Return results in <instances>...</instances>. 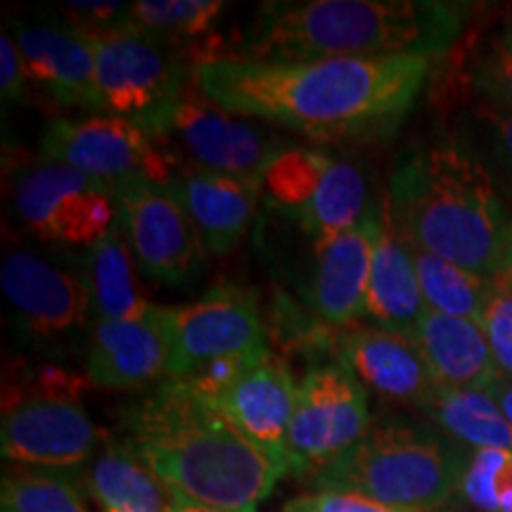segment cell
<instances>
[{
	"label": "cell",
	"instance_id": "6da1fadb",
	"mask_svg": "<svg viewBox=\"0 0 512 512\" xmlns=\"http://www.w3.org/2000/svg\"><path fill=\"white\" fill-rule=\"evenodd\" d=\"M432 57H325L256 62L221 57L197 64L192 81L235 117L292 128L316 140L384 138L425 88Z\"/></svg>",
	"mask_w": 512,
	"mask_h": 512
},
{
	"label": "cell",
	"instance_id": "7a4b0ae2",
	"mask_svg": "<svg viewBox=\"0 0 512 512\" xmlns=\"http://www.w3.org/2000/svg\"><path fill=\"white\" fill-rule=\"evenodd\" d=\"M124 444L169 498L254 512L292 470L287 453L254 444L183 382L166 380L124 413Z\"/></svg>",
	"mask_w": 512,
	"mask_h": 512
},
{
	"label": "cell",
	"instance_id": "3957f363",
	"mask_svg": "<svg viewBox=\"0 0 512 512\" xmlns=\"http://www.w3.org/2000/svg\"><path fill=\"white\" fill-rule=\"evenodd\" d=\"M387 204L413 249L482 278L501 275L512 223L494 174L467 145L434 143L401 155Z\"/></svg>",
	"mask_w": 512,
	"mask_h": 512
},
{
	"label": "cell",
	"instance_id": "277c9868",
	"mask_svg": "<svg viewBox=\"0 0 512 512\" xmlns=\"http://www.w3.org/2000/svg\"><path fill=\"white\" fill-rule=\"evenodd\" d=\"M467 5L439 0H271L261 3L240 60L434 57L453 46Z\"/></svg>",
	"mask_w": 512,
	"mask_h": 512
},
{
	"label": "cell",
	"instance_id": "5b68a950",
	"mask_svg": "<svg viewBox=\"0 0 512 512\" xmlns=\"http://www.w3.org/2000/svg\"><path fill=\"white\" fill-rule=\"evenodd\" d=\"M467 453L411 418L370 425L366 437L318 470L320 491H347L406 510H432L460 489Z\"/></svg>",
	"mask_w": 512,
	"mask_h": 512
},
{
	"label": "cell",
	"instance_id": "8992f818",
	"mask_svg": "<svg viewBox=\"0 0 512 512\" xmlns=\"http://www.w3.org/2000/svg\"><path fill=\"white\" fill-rule=\"evenodd\" d=\"M91 43L102 114L131 121L157 140L195 67L181 50L133 29L93 36Z\"/></svg>",
	"mask_w": 512,
	"mask_h": 512
},
{
	"label": "cell",
	"instance_id": "52a82bcc",
	"mask_svg": "<svg viewBox=\"0 0 512 512\" xmlns=\"http://www.w3.org/2000/svg\"><path fill=\"white\" fill-rule=\"evenodd\" d=\"M155 143L181 159V164L242 178L259 188L271 159L290 147V140L271 128L254 126L221 110L195 86L192 76Z\"/></svg>",
	"mask_w": 512,
	"mask_h": 512
},
{
	"label": "cell",
	"instance_id": "ba28073f",
	"mask_svg": "<svg viewBox=\"0 0 512 512\" xmlns=\"http://www.w3.org/2000/svg\"><path fill=\"white\" fill-rule=\"evenodd\" d=\"M46 159L67 164L107 188L131 181L166 185L181 169V159L157 145L131 121L93 114L83 119H55L41 136Z\"/></svg>",
	"mask_w": 512,
	"mask_h": 512
},
{
	"label": "cell",
	"instance_id": "9c48e42d",
	"mask_svg": "<svg viewBox=\"0 0 512 512\" xmlns=\"http://www.w3.org/2000/svg\"><path fill=\"white\" fill-rule=\"evenodd\" d=\"M159 316L169 342V380H183L216 358L268 354L254 294L238 285H214L192 304L159 306Z\"/></svg>",
	"mask_w": 512,
	"mask_h": 512
},
{
	"label": "cell",
	"instance_id": "30bf717a",
	"mask_svg": "<svg viewBox=\"0 0 512 512\" xmlns=\"http://www.w3.org/2000/svg\"><path fill=\"white\" fill-rule=\"evenodd\" d=\"M12 204L31 233L62 245L93 247L117 223L112 188L53 159L17 176Z\"/></svg>",
	"mask_w": 512,
	"mask_h": 512
},
{
	"label": "cell",
	"instance_id": "8fae6325",
	"mask_svg": "<svg viewBox=\"0 0 512 512\" xmlns=\"http://www.w3.org/2000/svg\"><path fill=\"white\" fill-rule=\"evenodd\" d=\"M370 430L368 394L342 361L313 366L299 382L285 451L299 472L323 470L356 446Z\"/></svg>",
	"mask_w": 512,
	"mask_h": 512
},
{
	"label": "cell",
	"instance_id": "7c38bea8",
	"mask_svg": "<svg viewBox=\"0 0 512 512\" xmlns=\"http://www.w3.org/2000/svg\"><path fill=\"white\" fill-rule=\"evenodd\" d=\"M117 223L145 278L188 285L204 266V245L190 216L166 185L131 181L112 188Z\"/></svg>",
	"mask_w": 512,
	"mask_h": 512
},
{
	"label": "cell",
	"instance_id": "4fadbf2b",
	"mask_svg": "<svg viewBox=\"0 0 512 512\" xmlns=\"http://www.w3.org/2000/svg\"><path fill=\"white\" fill-rule=\"evenodd\" d=\"M0 451L19 467L76 472L100 451V432L76 401L31 396L5 411Z\"/></svg>",
	"mask_w": 512,
	"mask_h": 512
},
{
	"label": "cell",
	"instance_id": "5bb4252c",
	"mask_svg": "<svg viewBox=\"0 0 512 512\" xmlns=\"http://www.w3.org/2000/svg\"><path fill=\"white\" fill-rule=\"evenodd\" d=\"M0 285L17 323L36 339L67 335L81 328L88 313H93L86 278H76L36 254H5Z\"/></svg>",
	"mask_w": 512,
	"mask_h": 512
},
{
	"label": "cell",
	"instance_id": "9a60e30c",
	"mask_svg": "<svg viewBox=\"0 0 512 512\" xmlns=\"http://www.w3.org/2000/svg\"><path fill=\"white\" fill-rule=\"evenodd\" d=\"M382 223V207L373 204L356 228L316 245V268L309 294L320 320L344 328L366 316L370 268Z\"/></svg>",
	"mask_w": 512,
	"mask_h": 512
},
{
	"label": "cell",
	"instance_id": "2e32d148",
	"mask_svg": "<svg viewBox=\"0 0 512 512\" xmlns=\"http://www.w3.org/2000/svg\"><path fill=\"white\" fill-rule=\"evenodd\" d=\"M10 34L22 53L27 81L64 107L102 114L91 38L53 24H15Z\"/></svg>",
	"mask_w": 512,
	"mask_h": 512
},
{
	"label": "cell",
	"instance_id": "e0dca14e",
	"mask_svg": "<svg viewBox=\"0 0 512 512\" xmlns=\"http://www.w3.org/2000/svg\"><path fill=\"white\" fill-rule=\"evenodd\" d=\"M337 361H342L363 387L384 399L422 408L439 389L418 342L403 332L384 328L344 332L337 337Z\"/></svg>",
	"mask_w": 512,
	"mask_h": 512
},
{
	"label": "cell",
	"instance_id": "ac0fdd59",
	"mask_svg": "<svg viewBox=\"0 0 512 512\" xmlns=\"http://www.w3.org/2000/svg\"><path fill=\"white\" fill-rule=\"evenodd\" d=\"M86 370L88 382L102 389H140L169 377L159 306L131 320H95Z\"/></svg>",
	"mask_w": 512,
	"mask_h": 512
},
{
	"label": "cell",
	"instance_id": "d6986e66",
	"mask_svg": "<svg viewBox=\"0 0 512 512\" xmlns=\"http://www.w3.org/2000/svg\"><path fill=\"white\" fill-rule=\"evenodd\" d=\"M166 188L190 216L211 254H228L245 238L261 195L259 185L195 164H181Z\"/></svg>",
	"mask_w": 512,
	"mask_h": 512
},
{
	"label": "cell",
	"instance_id": "ffe728a7",
	"mask_svg": "<svg viewBox=\"0 0 512 512\" xmlns=\"http://www.w3.org/2000/svg\"><path fill=\"white\" fill-rule=\"evenodd\" d=\"M297 401L299 384L294 382L283 358L271 354L209 406H214L254 444L275 453H287L285 441Z\"/></svg>",
	"mask_w": 512,
	"mask_h": 512
},
{
	"label": "cell",
	"instance_id": "44dd1931",
	"mask_svg": "<svg viewBox=\"0 0 512 512\" xmlns=\"http://www.w3.org/2000/svg\"><path fill=\"white\" fill-rule=\"evenodd\" d=\"M413 339L439 387L489 389L501 375L486 332L475 320L427 309Z\"/></svg>",
	"mask_w": 512,
	"mask_h": 512
},
{
	"label": "cell",
	"instance_id": "7402d4cb",
	"mask_svg": "<svg viewBox=\"0 0 512 512\" xmlns=\"http://www.w3.org/2000/svg\"><path fill=\"white\" fill-rule=\"evenodd\" d=\"M382 214V233L377 238L373 268H370L366 316L375 320L377 328L413 335L427 313L418 271H415L413 247L396 228L389 204H384Z\"/></svg>",
	"mask_w": 512,
	"mask_h": 512
},
{
	"label": "cell",
	"instance_id": "603a6c76",
	"mask_svg": "<svg viewBox=\"0 0 512 512\" xmlns=\"http://www.w3.org/2000/svg\"><path fill=\"white\" fill-rule=\"evenodd\" d=\"M86 491L100 512H169L166 486L126 444L107 441L83 472Z\"/></svg>",
	"mask_w": 512,
	"mask_h": 512
},
{
	"label": "cell",
	"instance_id": "cb8c5ba5",
	"mask_svg": "<svg viewBox=\"0 0 512 512\" xmlns=\"http://www.w3.org/2000/svg\"><path fill=\"white\" fill-rule=\"evenodd\" d=\"M226 5L219 0H138L128 10L126 29L155 38L164 46L181 50L192 67L202 64V53L195 43H200L211 60H221L211 48L209 31L221 17Z\"/></svg>",
	"mask_w": 512,
	"mask_h": 512
},
{
	"label": "cell",
	"instance_id": "d4e9b609",
	"mask_svg": "<svg viewBox=\"0 0 512 512\" xmlns=\"http://www.w3.org/2000/svg\"><path fill=\"white\" fill-rule=\"evenodd\" d=\"M86 285L95 320H131L147 316L155 304L140 294L133 275V256L121 238L119 223L88 249Z\"/></svg>",
	"mask_w": 512,
	"mask_h": 512
},
{
	"label": "cell",
	"instance_id": "484cf974",
	"mask_svg": "<svg viewBox=\"0 0 512 512\" xmlns=\"http://www.w3.org/2000/svg\"><path fill=\"white\" fill-rule=\"evenodd\" d=\"M456 444L512 451V425L486 389L439 387L422 406Z\"/></svg>",
	"mask_w": 512,
	"mask_h": 512
},
{
	"label": "cell",
	"instance_id": "4316f807",
	"mask_svg": "<svg viewBox=\"0 0 512 512\" xmlns=\"http://www.w3.org/2000/svg\"><path fill=\"white\" fill-rule=\"evenodd\" d=\"M370 207L373 204H368V183L363 171L347 159H332L316 195L292 219H297L299 226L320 245L356 228L366 219Z\"/></svg>",
	"mask_w": 512,
	"mask_h": 512
},
{
	"label": "cell",
	"instance_id": "83f0119b",
	"mask_svg": "<svg viewBox=\"0 0 512 512\" xmlns=\"http://www.w3.org/2000/svg\"><path fill=\"white\" fill-rule=\"evenodd\" d=\"M422 299L427 309L446 316L475 320L482 325L486 302L494 290V280L465 271L451 261L413 249Z\"/></svg>",
	"mask_w": 512,
	"mask_h": 512
},
{
	"label": "cell",
	"instance_id": "f1b7e54d",
	"mask_svg": "<svg viewBox=\"0 0 512 512\" xmlns=\"http://www.w3.org/2000/svg\"><path fill=\"white\" fill-rule=\"evenodd\" d=\"M76 472L15 467L3 477V512H91L76 486Z\"/></svg>",
	"mask_w": 512,
	"mask_h": 512
},
{
	"label": "cell",
	"instance_id": "f546056e",
	"mask_svg": "<svg viewBox=\"0 0 512 512\" xmlns=\"http://www.w3.org/2000/svg\"><path fill=\"white\" fill-rule=\"evenodd\" d=\"M332 159L309 147H285L261 176V192L285 214H299L316 195Z\"/></svg>",
	"mask_w": 512,
	"mask_h": 512
},
{
	"label": "cell",
	"instance_id": "4dcf8cb0",
	"mask_svg": "<svg viewBox=\"0 0 512 512\" xmlns=\"http://www.w3.org/2000/svg\"><path fill=\"white\" fill-rule=\"evenodd\" d=\"M458 491L479 512H512V451H472Z\"/></svg>",
	"mask_w": 512,
	"mask_h": 512
},
{
	"label": "cell",
	"instance_id": "1f68e13d",
	"mask_svg": "<svg viewBox=\"0 0 512 512\" xmlns=\"http://www.w3.org/2000/svg\"><path fill=\"white\" fill-rule=\"evenodd\" d=\"M472 86L486 102L512 107V27L491 38L472 64Z\"/></svg>",
	"mask_w": 512,
	"mask_h": 512
},
{
	"label": "cell",
	"instance_id": "d6a6232c",
	"mask_svg": "<svg viewBox=\"0 0 512 512\" xmlns=\"http://www.w3.org/2000/svg\"><path fill=\"white\" fill-rule=\"evenodd\" d=\"M482 328L494 351L498 373L512 377V287L494 278V290L486 302Z\"/></svg>",
	"mask_w": 512,
	"mask_h": 512
},
{
	"label": "cell",
	"instance_id": "836d02e7",
	"mask_svg": "<svg viewBox=\"0 0 512 512\" xmlns=\"http://www.w3.org/2000/svg\"><path fill=\"white\" fill-rule=\"evenodd\" d=\"M131 5L128 3H60L55 12L64 19L67 29L81 36H105L126 29Z\"/></svg>",
	"mask_w": 512,
	"mask_h": 512
},
{
	"label": "cell",
	"instance_id": "e575fe53",
	"mask_svg": "<svg viewBox=\"0 0 512 512\" xmlns=\"http://www.w3.org/2000/svg\"><path fill=\"white\" fill-rule=\"evenodd\" d=\"M285 512H418L396 508L375 498L361 494H347V491H318V494L297 498L285 505Z\"/></svg>",
	"mask_w": 512,
	"mask_h": 512
},
{
	"label": "cell",
	"instance_id": "d590c367",
	"mask_svg": "<svg viewBox=\"0 0 512 512\" xmlns=\"http://www.w3.org/2000/svg\"><path fill=\"white\" fill-rule=\"evenodd\" d=\"M477 114L479 121L489 128L491 152H494L498 166L512 181V107L484 102V107H479Z\"/></svg>",
	"mask_w": 512,
	"mask_h": 512
},
{
	"label": "cell",
	"instance_id": "8d00e7d4",
	"mask_svg": "<svg viewBox=\"0 0 512 512\" xmlns=\"http://www.w3.org/2000/svg\"><path fill=\"white\" fill-rule=\"evenodd\" d=\"M24 86H27V72H24L22 53H19L10 31H3L0 36V93H3V100H19L24 95Z\"/></svg>",
	"mask_w": 512,
	"mask_h": 512
},
{
	"label": "cell",
	"instance_id": "74e56055",
	"mask_svg": "<svg viewBox=\"0 0 512 512\" xmlns=\"http://www.w3.org/2000/svg\"><path fill=\"white\" fill-rule=\"evenodd\" d=\"M486 392L494 396L498 408H501L503 415L510 420V425H512V377L510 375H498L496 382L491 384Z\"/></svg>",
	"mask_w": 512,
	"mask_h": 512
},
{
	"label": "cell",
	"instance_id": "f35d334b",
	"mask_svg": "<svg viewBox=\"0 0 512 512\" xmlns=\"http://www.w3.org/2000/svg\"><path fill=\"white\" fill-rule=\"evenodd\" d=\"M169 512H228V510H214V508H202V505H192V503L178 501V498H171Z\"/></svg>",
	"mask_w": 512,
	"mask_h": 512
},
{
	"label": "cell",
	"instance_id": "ab89813d",
	"mask_svg": "<svg viewBox=\"0 0 512 512\" xmlns=\"http://www.w3.org/2000/svg\"><path fill=\"white\" fill-rule=\"evenodd\" d=\"M498 280H503L505 285L512 287V238H510L508 252H505V264H503L501 275H498Z\"/></svg>",
	"mask_w": 512,
	"mask_h": 512
}]
</instances>
